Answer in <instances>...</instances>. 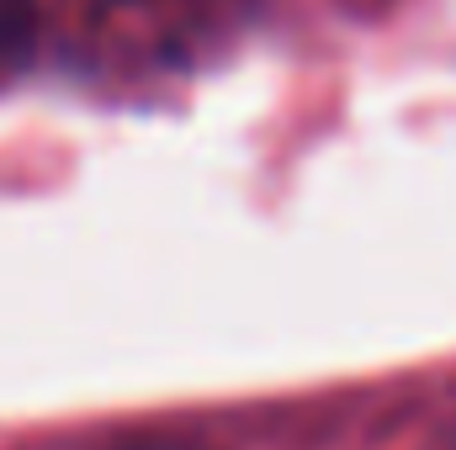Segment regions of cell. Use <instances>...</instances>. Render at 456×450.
I'll use <instances>...</instances> for the list:
<instances>
[{
  "mask_svg": "<svg viewBox=\"0 0 456 450\" xmlns=\"http://www.w3.org/2000/svg\"><path fill=\"white\" fill-rule=\"evenodd\" d=\"M27 16H32V0H0V53L27 43Z\"/></svg>",
  "mask_w": 456,
  "mask_h": 450,
  "instance_id": "cell-1",
  "label": "cell"
},
{
  "mask_svg": "<svg viewBox=\"0 0 456 450\" xmlns=\"http://www.w3.org/2000/svg\"><path fill=\"white\" fill-rule=\"evenodd\" d=\"M133 450H197V446H133Z\"/></svg>",
  "mask_w": 456,
  "mask_h": 450,
  "instance_id": "cell-2",
  "label": "cell"
},
{
  "mask_svg": "<svg viewBox=\"0 0 456 450\" xmlns=\"http://www.w3.org/2000/svg\"><path fill=\"white\" fill-rule=\"evenodd\" d=\"M446 450H456V424H452V435H446Z\"/></svg>",
  "mask_w": 456,
  "mask_h": 450,
  "instance_id": "cell-3",
  "label": "cell"
}]
</instances>
